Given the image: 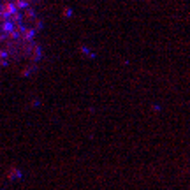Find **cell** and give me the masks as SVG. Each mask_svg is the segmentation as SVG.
I'll list each match as a JSON object with an SVG mask.
<instances>
[{"label": "cell", "mask_w": 190, "mask_h": 190, "mask_svg": "<svg viewBox=\"0 0 190 190\" xmlns=\"http://www.w3.org/2000/svg\"><path fill=\"white\" fill-rule=\"evenodd\" d=\"M37 21L32 0H0V60H18L34 51Z\"/></svg>", "instance_id": "6da1fadb"}]
</instances>
